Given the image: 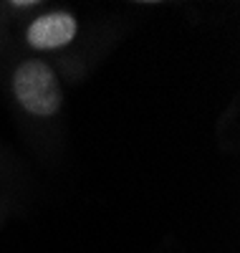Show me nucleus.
Masks as SVG:
<instances>
[{"label": "nucleus", "instance_id": "obj_3", "mask_svg": "<svg viewBox=\"0 0 240 253\" xmlns=\"http://www.w3.org/2000/svg\"><path fill=\"white\" fill-rule=\"evenodd\" d=\"M36 5H40L38 0H15V3H10V8H36Z\"/></svg>", "mask_w": 240, "mask_h": 253}, {"label": "nucleus", "instance_id": "obj_1", "mask_svg": "<svg viewBox=\"0 0 240 253\" xmlns=\"http://www.w3.org/2000/svg\"><path fill=\"white\" fill-rule=\"evenodd\" d=\"M13 96L31 117H53L61 104H63V91L61 81L56 71L43 61H23L18 63V69L13 71Z\"/></svg>", "mask_w": 240, "mask_h": 253}, {"label": "nucleus", "instance_id": "obj_2", "mask_svg": "<svg viewBox=\"0 0 240 253\" xmlns=\"http://www.w3.org/2000/svg\"><path fill=\"white\" fill-rule=\"evenodd\" d=\"M79 33V20L69 10H51L38 15L26 28V43L33 51H58Z\"/></svg>", "mask_w": 240, "mask_h": 253}]
</instances>
